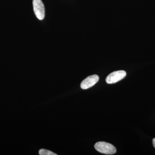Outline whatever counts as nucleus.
<instances>
[{"label": "nucleus", "mask_w": 155, "mask_h": 155, "mask_svg": "<svg viewBox=\"0 0 155 155\" xmlns=\"http://www.w3.org/2000/svg\"><path fill=\"white\" fill-rule=\"evenodd\" d=\"M39 154L40 155H57V154L49 150L41 149L39 151Z\"/></svg>", "instance_id": "39448f33"}, {"label": "nucleus", "mask_w": 155, "mask_h": 155, "mask_svg": "<svg viewBox=\"0 0 155 155\" xmlns=\"http://www.w3.org/2000/svg\"><path fill=\"white\" fill-rule=\"evenodd\" d=\"M153 147L155 148V138L153 139Z\"/></svg>", "instance_id": "423d86ee"}, {"label": "nucleus", "mask_w": 155, "mask_h": 155, "mask_svg": "<svg viewBox=\"0 0 155 155\" xmlns=\"http://www.w3.org/2000/svg\"><path fill=\"white\" fill-rule=\"evenodd\" d=\"M99 77L97 75H91L86 78L81 84V87L82 89H87L92 87L98 82Z\"/></svg>", "instance_id": "20e7f679"}, {"label": "nucleus", "mask_w": 155, "mask_h": 155, "mask_svg": "<svg viewBox=\"0 0 155 155\" xmlns=\"http://www.w3.org/2000/svg\"><path fill=\"white\" fill-rule=\"evenodd\" d=\"M33 10L35 16L39 20H42L45 16L44 5L41 0H33Z\"/></svg>", "instance_id": "7ed1b4c3"}, {"label": "nucleus", "mask_w": 155, "mask_h": 155, "mask_svg": "<svg viewBox=\"0 0 155 155\" xmlns=\"http://www.w3.org/2000/svg\"><path fill=\"white\" fill-rule=\"evenodd\" d=\"M126 72L124 70L115 71L108 75L106 81L109 84L116 83L120 81L126 76Z\"/></svg>", "instance_id": "f03ea898"}, {"label": "nucleus", "mask_w": 155, "mask_h": 155, "mask_svg": "<svg viewBox=\"0 0 155 155\" xmlns=\"http://www.w3.org/2000/svg\"><path fill=\"white\" fill-rule=\"evenodd\" d=\"M94 148L99 152L107 155H113L116 152V147L105 142H98L94 145Z\"/></svg>", "instance_id": "f257e3e1"}]
</instances>
